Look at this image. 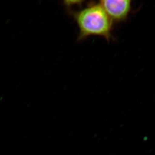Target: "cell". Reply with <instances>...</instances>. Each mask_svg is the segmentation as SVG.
<instances>
[{
	"label": "cell",
	"instance_id": "obj_1",
	"mask_svg": "<svg viewBox=\"0 0 155 155\" xmlns=\"http://www.w3.org/2000/svg\"><path fill=\"white\" fill-rule=\"evenodd\" d=\"M73 14L79 27L78 41L84 40L92 35H97L110 41L114 22L99 4L91 3Z\"/></svg>",
	"mask_w": 155,
	"mask_h": 155
},
{
	"label": "cell",
	"instance_id": "obj_2",
	"mask_svg": "<svg viewBox=\"0 0 155 155\" xmlns=\"http://www.w3.org/2000/svg\"><path fill=\"white\" fill-rule=\"evenodd\" d=\"M102 7L114 22L125 21L131 9V0H99Z\"/></svg>",
	"mask_w": 155,
	"mask_h": 155
},
{
	"label": "cell",
	"instance_id": "obj_3",
	"mask_svg": "<svg viewBox=\"0 0 155 155\" xmlns=\"http://www.w3.org/2000/svg\"><path fill=\"white\" fill-rule=\"evenodd\" d=\"M64 4L68 7L80 5L83 3L85 0H62Z\"/></svg>",
	"mask_w": 155,
	"mask_h": 155
}]
</instances>
